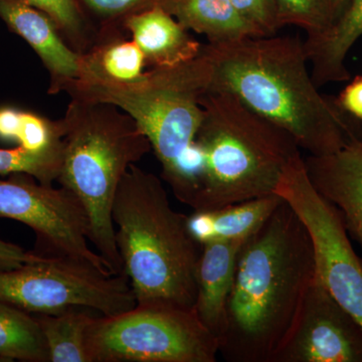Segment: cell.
I'll return each mask as SVG.
<instances>
[{
	"label": "cell",
	"instance_id": "obj_1",
	"mask_svg": "<svg viewBox=\"0 0 362 362\" xmlns=\"http://www.w3.org/2000/svg\"><path fill=\"white\" fill-rule=\"evenodd\" d=\"M209 92L228 93L287 131L309 156L362 141V131L337 99L319 93L299 37H249L202 45Z\"/></svg>",
	"mask_w": 362,
	"mask_h": 362
},
{
	"label": "cell",
	"instance_id": "obj_2",
	"mask_svg": "<svg viewBox=\"0 0 362 362\" xmlns=\"http://www.w3.org/2000/svg\"><path fill=\"white\" fill-rule=\"evenodd\" d=\"M315 275L310 235L283 199L240 249L218 343L223 358L273 362Z\"/></svg>",
	"mask_w": 362,
	"mask_h": 362
},
{
	"label": "cell",
	"instance_id": "obj_3",
	"mask_svg": "<svg viewBox=\"0 0 362 362\" xmlns=\"http://www.w3.org/2000/svg\"><path fill=\"white\" fill-rule=\"evenodd\" d=\"M112 218L137 305L194 309L202 245L188 230L187 216L171 206L161 180L132 164L117 189Z\"/></svg>",
	"mask_w": 362,
	"mask_h": 362
},
{
	"label": "cell",
	"instance_id": "obj_4",
	"mask_svg": "<svg viewBox=\"0 0 362 362\" xmlns=\"http://www.w3.org/2000/svg\"><path fill=\"white\" fill-rule=\"evenodd\" d=\"M204 54L173 68L152 69L134 84L75 81L71 98L113 104L129 114L146 136L162 168V178L185 206L199 187L202 156L197 136L204 117L201 98L209 92Z\"/></svg>",
	"mask_w": 362,
	"mask_h": 362
},
{
	"label": "cell",
	"instance_id": "obj_5",
	"mask_svg": "<svg viewBox=\"0 0 362 362\" xmlns=\"http://www.w3.org/2000/svg\"><path fill=\"white\" fill-rule=\"evenodd\" d=\"M201 105L202 168L192 209H218L275 194L286 166L301 154L294 138L228 93H206Z\"/></svg>",
	"mask_w": 362,
	"mask_h": 362
},
{
	"label": "cell",
	"instance_id": "obj_6",
	"mask_svg": "<svg viewBox=\"0 0 362 362\" xmlns=\"http://www.w3.org/2000/svg\"><path fill=\"white\" fill-rule=\"evenodd\" d=\"M63 128L58 180L84 206L89 240L114 275L123 274L112 209L117 189L132 164L151 151L134 119L113 104L71 98Z\"/></svg>",
	"mask_w": 362,
	"mask_h": 362
},
{
	"label": "cell",
	"instance_id": "obj_7",
	"mask_svg": "<svg viewBox=\"0 0 362 362\" xmlns=\"http://www.w3.org/2000/svg\"><path fill=\"white\" fill-rule=\"evenodd\" d=\"M87 345L92 362H214L220 354L194 309L162 304L96 317Z\"/></svg>",
	"mask_w": 362,
	"mask_h": 362
},
{
	"label": "cell",
	"instance_id": "obj_8",
	"mask_svg": "<svg viewBox=\"0 0 362 362\" xmlns=\"http://www.w3.org/2000/svg\"><path fill=\"white\" fill-rule=\"evenodd\" d=\"M0 300L32 314L71 308L114 316L137 305L126 275H113L75 259L47 257L0 272Z\"/></svg>",
	"mask_w": 362,
	"mask_h": 362
},
{
	"label": "cell",
	"instance_id": "obj_9",
	"mask_svg": "<svg viewBox=\"0 0 362 362\" xmlns=\"http://www.w3.org/2000/svg\"><path fill=\"white\" fill-rule=\"evenodd\" d=\"M275 194L292 207L310 235L316 277L362 326V259L337 207L312 185L301 154L286 166Z\"/></svg>",
	"mask_w": 362,
	"mask_h": 362
},
{
	"label": "cell",
	"instance_id": "obj_10",
	"mask_svg": "<svg viewBox=\"0 0 362 362\" xmlns=\"http://www.w3.org/2000/svg\"><path fill=\"white\" fill-rule=\"evenodd\" d=\"M0 218L30 226L37 235L35 252L40 256L75 259L113 274L90 249L84 206L65 187L44 185L26 173H13L0 180Z\"/></svg>",
	"mask_w": 362,
	"mask_h": 362
},
{
	"label": "cell",
	"instance_id": "obj_11",
	"mask_svg": "<svg viewBox=\"0 0 362 362\" xmlns=\"http://www.w3.org/2000/svg\"><path fill=\"white\" fill-rule=\"evenodd\" d=\"M273 362H362V326L316 275Z\"/></svg>",
	"mask_w": 362,
	"mask_h": 362
},
{
	"label": "cell",
	"instance_id": "obj_12",
	"mask_svg": "<svg viewBox=\"0 0 362 362\" xmlns=\"http://www.w3.org/2000/svg\"><path fill=\"white\" fill-rule=\"evenodd\" d=\"M0 18L42 59L51 77L49 94L65 92L80 78L82 54L66 44L47 14L30 6L28 0H0Z\"/></svg>",
	"mask_w": 362,
	"mask_h": 362
},
{
	"label": "cell",
	"instance_id": "obj_13",
	"mask_svg": "<svg viewBox=\"0 0 362 362\" xmlns=\"http://www.w3.org/2000/svg\"><path fill=\"white\" fill-rule=\"evenodd\" d=\"M304 161L312 185L337 207L347 233L362 249V141Z\"/></svg>",
	"mask_w": 362,
	"mask_h": 362
},
{
	"label": "cell",
	"instance_id": "obj_14",
	"mask_svg": "<svg viewBox=\"0 0 362 362\" xmlns=\"http://www.w3.org/2000/svg\"><path fill=\"white\" fill-rule=\"evenodd\" d=\"M247 240L202 245L194 310L218 343L226 330V305L233 290L238 258Z\"/></svg>",
	"mask_w": 362,
	"mask_h": 362
},
{
	"label": "cell",
	"instance_id": "obj_15",
	"mask_svg": "<svg viewBox=\"0 0 362 362\" xmlns=\"http://www.w3.org/2000/svg\"><path fill=\"white\" fill-rule=\"evenodd\" d=\"M124 30L144 54L152 69L173 68L201 54L202 45L159 6L129 16Z\"/></svg>",
	"mask_w": 362,
	"mask_h": 362
},
{
	"label": "cell",
	"instance_id": "obj_16",
	"mask_svg": "<svg viewBox=\"0 0 362 362\" xmlns=\"http://www.w3.org/2000/svg\"><path fill=\"white\" fill-rule=\"evenodd\" d=\"M362 35V0H350L340 18L327 30L303 42L311 77L317 87L350 78L347 54Z\"/></svg>",
	"mask_w": 362,
	"mask_h": 362
},
{
	"label": "cell",
	"instance_id": "obj_17",
	"mask_svg": "<svg viewBox=\"0 0 362 362\" xmlns=\"http://www.w3.org/2000/svg\"><path fill=\"white\" fill-rule=\"evenodd\" d=\"M283 202L274 194L218 209L194 211L187 216L188 230L199 244L249 239Z\"/></svg>",
	"mask_w": 362,
	"mask_h": 362
},
{
	"label": "cell",
	"instance_id": "obj_18",
	"mask_svg": "<svg viewBox=\"0 0 362 362\" xmlns=\"http://www.w3.org/2000/svg\"><path fill=\"white\" fill-rule=\"evenodd\" d=\"M157 6L187 30L204 35L209 44L262 37L228 0H157Z\"/></svg>",
	"mask_w": 362,
	"mask_h": 362
},
{
	"label": "cell",
	"instance_id": "obj_19",
	"mask_svg": "<svg viewBox=\"0 0 362 362\" xmlns=\"http://www.w3.org/2000/svg\"><path fill=\"white\" fill-rule=\"evenodd\" d=\"M145 66L144 54L134 40L114 37L82 54L81 76L77 81L134 84L144 76Z\"/></svg>",
	"mask_w": 362,
	"mask_h": 362
},
{
	"label": "cell",
	"instance_id": "obj_20",
	"mask_svg": "<svg viewBox=\"0 0 362 362\" xmlns=\"http://www.w3.org/2000/svg\"><path fill=\"white\" fill-rule=\"evenodd\" d=\"M83 308L56 314H35L44 335L49 362H92L88 350V331L96 317Z\"/></svg>",
	"mask_w": 362,
	"mask_h": 362
},
{
	"label": "cell",
	"instance_id": "obj_21",
	"mask_svg": "<svg viewBox=\"0 0 362 362\" xmlns=\"http://www.w3.org/2000/svg\"><path fill=\"white\" fill-rule=\"evenodd\" d=\"M0 359L49 362L35 314L0 300Z\"/></svg>",
	"mask_w": 362,
	"mask_h": 362
},
{
	"label": "cell",
	"instance_id": "obj_22",
	"mask_svg": "<svg viewBox=\"0 0 362 362\" xmlns=\"http://www.w3.org/2000/svg\"><path fill=\"white\" fill-rule=\"evenodd\" d=\"M63 138L61 120L51 121L13 107L0 108V140L18 142L23 148L39 151Z\"/></svg>",
	"mask_w": 362,
	"mask_h": 362
},
{
	"label": "cell",
	"instance_id": "obj_23",
	"mask_svg": "<svg viewBox=\"0 0 362 362\" xmlns=\"http://www.w3.org/2000/svg\"><path fill=\"white\" fill-rule=\"evenodd\" d=\"M47 14L66 45L78 54H87L96 47L98 33L78 8L76 0H28Z\"/></svg>",
	"mask_w": 362,
	"mask_h": 362
},
{
	"label": "cell",
	"instance_id": "obj_24",
	"mask_svg": "<svg viewBox=\"0 0 362 362\" xmlns=\"http://www.w3.org/2000/svg\"><path fill=\"white\" fill-rule=\"evenodd\" d=\"M86 20L98 33V44L122 37L124 23L133 14L154 8L157 0H76ZM97 44V45H98Z\"/></svg>",
	"mask_w": 362,
	"mask_h": 362
},
{
	"label": "cell",
	"instance_id": "obj_25",
	"mask_svg": "<svg viewBox=\"0 0 362 362\" xmlns=\"http://www.w3.org/2000/svg\"><path fill=\"white\" fill-rule=\"evenodd\" d=\"M63 138L61 141L47 148L33 151L18 147L0 149V175L26 173L40 183L52 185L58 180L63 162Z\"/></svg>",
	"mask_w": 362,
	"mask_h": 362
},
{
	"label": "cell",
	"instance_id": "obj_26",
	"mask_svg": "<svg viewBox=\"0 0 362 362\" xmlns=\"http://www.w3.org/2000/svg\"><path fill=\"white\" fill-rule=\"evenodd\" d=\"M281 28L299 26L313 37L327 30L329 16L324 0H275Z\"/></svg>",
	"mask_w": 362,
	"mask_h": 362
},
{
	"label": "cell",
	"instance_id": "obj_27",
	"mask_svg": "<svg viewBox=\"0 0 362 362\" xmlns=\"http://www.w3.org/2000/svg\"><path fill=\"white\" fill-rule=\"evenodd\" d=\"M237 13L256 28L262 37L275 35L281 28L275 0H228Z\"/></svg>",
	"mask_w": 362,
	"mask_h": 362
},
{
	"label": "cell",
	"instance_id": "obj_28",
	"mask_svg": "<svg viewBox=\"0 0 362 362\" xmlns=\"http://www.w3.org/2000/svg\"><path fill=\"white\" fill-rule=\"evenodd\" d=\"M47 257L40 256L35 251H25L18 245L0 239V272L14 270L25 264L35 263Z\"/></svg>",
	"mask_w": 362,
	"mask_h": 362
},
{
	"label": "cell",
	"instance_id": "obj_29",
	"mask_svg": "<svg viewBox=\"0 0 362 362\" xmlns=\"http://www.w3.org/2000/svg\"><path fill=\"white\" fill-rule=\"evenodd\" d=\"M343 111L362 121V76H358L347 85L337 99Z\"/></svg>",
	"mask_w": 362,
	"mask_h": 362
},
{
	"label": "cell",
	"instance_id": "obj_30",
	"mask_svg": "<svg viewBox=\"0 0 362 362\" xmlns=\"http://www.w3.org/2000/svg\"><path fill=\"white\" fill-rule=\"evenodd\" d=\"M329 16L330 25L340 18V16L349 6L350 0H324ZM329 25V26H330Z\"/></svg>",
	"mask_w": 362,
	"mask_h": 362
}]
</instances>
